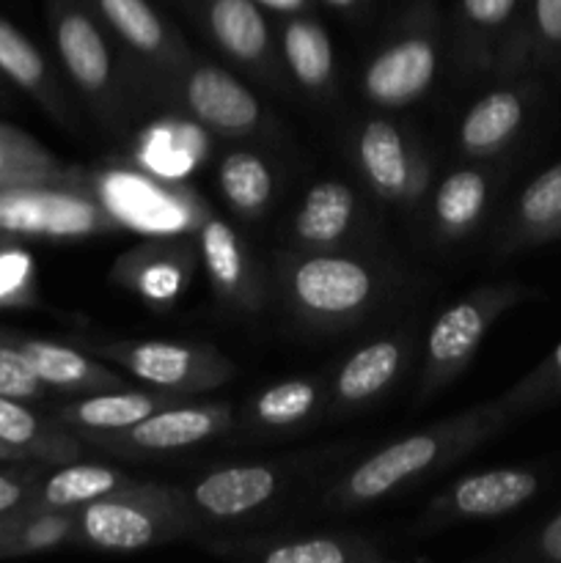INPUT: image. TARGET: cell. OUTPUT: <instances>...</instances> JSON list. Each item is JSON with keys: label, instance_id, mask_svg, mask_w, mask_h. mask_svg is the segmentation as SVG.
Here are the masks:
<instances>
[{"label": "cell", "instance_id": "1", "mask_svg": "<svg viewBox=\"0 0 561 563\" xmlns=\"http://www.w3.org/2000/svg\"><path fill=\"white\" fill-rule=\"evenodd\" d=\"M509 421L512 418L501 399L482 401L457 416L440 418L358 462L324 493L322 509L352 511L380 504L410 484L454 465L473 449L493 440Z\"/></svg>", "mask_w": 561, "mask_h": 563}, {"label": "cell", "instance_id": "2", "mask_svg": "<svg viewBox=\"0 0 561 563\" xmlns=\"http://www.w3.org/2000/svg\"><path fill=\"white\" fill-rule=\"evenodd\" d=\"M275 284L300 324L324 333L361 324L391 289V275L369 258L339 251H308L275 262Z\"/></svg>", "mask_w": 561, "mask_h": 563}, {"label": "cell", "instance_id": "3", "mask_svg": "<svg viewBox=\"0 0 561 563\" xmlns=\"http://www.w3.org/2000/svg\"><path fill=\"white\" fill-rule=\"evenodd\" d=\"M121 231L94 190L88 170L75 165L61 174L0 185V240L77 242Z\"/></svg>", "mask_w": 561, "mask_h": 563}, {"label": "cell", "instance_id": "4", "mask_svg": "<svg viewBox=\"0 0 561 563\" xmlns=\"http://www.w3.org/2000/svg\"><path fill=\"white\" fill-rule=\"evenodd\" d=\"M196 520L185 489L130 482L75 509L72 542L105 553H135L187 537Z\"/></svg>", "mask_w": 561, "mask_h": 563}, {"label": "cell", "instance_id": "5", "mask_svg": "<svg viewBox=\"0 0 561 563\" xmlns=\"http://www.w3.org/2000/svg\"><path fill=\"white\" fill-rule=\"evenodd\" d=\"M531 291L515 280L484 284L451 302L429 328L424 344L421 377H418V399H432L449 388L476 357L479 346L487 339L490 328L509 308L522 302Z\"/></svg>", "mask_w": 561, "mask_h": 563}, {"label": "cell", "instance_id": "6", "mask_svg": "<svg viewBox=\"0 0 561 563\" xmlns=\"http://www.w3.org/2000/svg\"><path fill=\"white\" fill-rule=\"evenodd\" d=\"M97 196L124 231L148 236H182L198 231L212 209L190 187L176 185L152 168L113 165L88 170Z\"/></svg>", "mask_w": 561, "mask_h": 563}, {"label": "cell", "instance_id": "7", "mask_svg": "<svg viewBox=\"0 0 561 563\" xmlns=\"http://www.w3.org/2000/svg\"><path fill=\"white\" fill-rule=\"evenodd\" d=\"M50 27L66 75L88 99L94 113L108 126L130 119L116 77L113 53L91 0H50Z\"/></svg>", "mask_w": 561, "mask_h": 563}, {"label": "cell", "instance_id": "8", "mask_svg": "<svg viewBox=\"0 0 561 563\" xmlns=\"http://www.w3.org/2000/svg\"><path fill=\"white\" fill-rule=\"evenodd\" d=\"M88 352L135 377L146 388L179 396L209 394L223 388L237 366L220 350L198 341H110L91 344Z\"/></svg>", "mask_w": 561, "mask_h": 563}, {"label": "cell", "instance_id": "9", "mask_svg": "<svg viewBox=\"0 0 561 563\" xmlns=\"http://www.w3.org/2000/svg\"><path fill=\"white\" fill-rule=\"evenodd\" d=\"M231 427H234V412L229 405L223 401L201 405L190 399L152 412L119 432L82 434V443H91L94 449L113 456H160L223 438Z\"/></svg>", "mask_w": 561, "mask_h": 563}, {"label": "cell", "instance_id": "10", "mask_svg": "<svg viewBox=\"0 0 561 563\" xmlns=\"http://www.w3.org/2000/svg\"><path fill=\"white\" fill-rule=\"evenodd\" d=\"M539 476L528 467H493L446 487L418 517V531H438L471 520H493L520 509L539 493Z\"/></svg>", "mask_w": 561, "mask_h": 563}, {"label": "cell", "instance_id": "11", "mask_svg": "<svg viewBox=\"0 0 561 563\" xmlns=\"http://www.w3.org/2000/svg\"><path fill=\"white\" fill-rule=\"evenodd\" d=\"M355 159L374 196L413 203L427 192L429 163L410 132L391 119H369L358 130Z\"/></svg>", "mask_w": 561, "mask_h": 563}, {"label": "cell", "instance_id": "12", "mask_svg": "<svg viewBox=\"0 0 561 563\" xmlns=\"http://www.w3.org/2000/svg\"><path fill=\"white\" fill-rule=\"evenodd\" d=\"M438 33L432 25H410L385 44L363 69V97L377 108L413 104L438 75Z\"/></svg>", "mask_w": 561, "mask_h": 563}, {"label": "cell", "instance_id": "13", "mask_svg": "<svg viewBox=\"0 0 561 563\" xmlns=\"http://www.w3.org/2000/svg\"><path fill=\"white\" fill-rule=\"evenodd\" d=\"M292 478L289 465H231L209 471L185 489L193 511L207 520H245L278 500Z\"/></svg>", "mask_w": 561, "mask_h": 563}, {"label": "cell", "instance_id": "14", "mask_svg": "<svg viewBox=\"0 0 561 563\" xmlns=\"http://www.w3.org/2000/svg\"><path fill=\"white\" fill-rule=\"evenodd\" d=\"M187 113L218 135H251L262 126L264 108L256 93L215 64H190L179 77Z\"/></svg>", "mask_w": 561, "mask_h": 563}, {"label": "cell", "instance_id": "15", "mask_svg": "<svg viewBox=\"0 0 561 563\" xmlns=\"http://www.w3.org/2000/svg\"><path fill=\"white\" fill-rule=\"evenodd\" d=\"M196 236L215 295L242 313L262 311L267 306V284L242 236L215 212L201 220Z\"/></svg>", "mask_w": 561, "mask_h": 563}, {"label": "cell", "instance_id": "16", "mask_svg": "<svg viewBox=\"0 0 561 563\" xmlns=\"http://www.w3.org/2000/svg\"><path fill=\"white\" fill-rule=\"evenodd\" d=\"M196 256L190 242L182 236H152L148 242L121 253L110 269V278L124 289L135 291L154 308H168L179 300L190 280Z\"/></svg>", "mask_w": 561, "mask_h": 563}, {"label": "cell", "instance_id": "17", "mask_svg": "<svg viewBox=\"0 0 561 563\" xmlns=\"http://www.w3.org/2000/svg\"><path fill=\"white\" fill-rule=\"evenodd\" d=\"M99 20L119 36L132 55L160 75L182 77L190 66L185 42L148 0H91Z\"/></svg>", "mask_w": 561, "mask_h": 563}, {"label": "cell", "instance_id": "18", "mask_svg": "<svg viewBox=\"0 0 561 563\" xmlns=\"http://www.w3.org/2000/svg\"><path fill=\"white\" fill-rule=\"evenodd\" d=\"M413 355V339L407 333H388L369 341L366 346L341 363L330 388V407L339 416L374 405L407 368Z\"/></svg>", "mask_w": 561, "mask_h": 563}, {"label": "cell", "instance_id": "19", "mask_svg": "<svg viewBox=\"0 0 561 563\" xmlns=\"http://www.w3.org/2000/svg\"><path fill=\"white\" fill-rule=\"evenodd\" d=\"M190 399L193 396H179L154 388L102 390V394H86L80 396V399L69 401V405L58 407V410L53 412V418L82 438V434L119 432V429H127L132 427V423L143 421V418H148L152 412L182 405V401Z\"/></svg>", "mask_w": 561, "mask_h": 563}, {"label": "cell", "instance_id": "20", "mask_svg": "<svg viewBox=\"0 0 561 563\" xmlns=\"http://www.w3.org/2000/svg\"><path fill=\"white\" fill-rule=\"evenodd\" d=\"M528 108H531V91L526 86L498 88V91L484 93L462 115L457 146L471 159L493 157V154L504 152L526 124Z\"/></svg>", "mask_w": 561, "mask_h": 563}, {"label": "cell", "instance_id": "21", "mask_svg": "<svg viewBox=\"0 0 561 563\" xmlns=\"http://www.w3.org/2000/svg\"><path fill=\"white\" fill-rule=\"evenodd\" d=\"M22 355L28 357L36 377L42 379L44 388L64 390V394H102V390L130 388L121 374L99 363L82 350H72L66 344L44 339H16Z\"/></svg>", "mask_w": 561, "mask_h": 563}, {"label": "cell", "instance_id": "22", "mask_svg": "<svg viewBox=\"0 0 561 563\" xmlns=\"http://www.w3.org/2000/svg\"><path fill=\"white\" fill-rule=\"evenodd\" d=\"M204 22L212 42L253 71H267L273 64L270 25L256 0H207Z\"/></svg>", "mask_w": 561, "mask_h": 563}, {"label": "cell", "instance_id": "23", "mask_svg": "<svg viewBox=\"0 0 561 563\" xmlns=\"http://www.w3.org/2000/svg\"><path fill=\"white\" fill-rule=\"evenodd\" d=\"M0 443L9 445L22 460L75 462L82 454V438L55 418L33 412L25 401L0 396Z\"/></svg>", "mask_w": 561, "mask_h": 563}, {"label": "cell", "instance_id": "24", "mask_svg": "<svg viewBox=\"0 0 561 563\" xmlns=\"http://www.w3.org/2000/svg\"><path fill=\"white\" fill-rule=\"evenodd\" d=\"M561 236V163L550 165L517 196L501 231L498 251L515 253Z\"/></svg>", "mask_w": 561, "mask_h": 563}, {"label": "cell", "instance_id": "25", "mask_svg": "<svg viewBox=\"0 0 561 563\" xmlns=\"http://www.w3.org/2000/svg\"><path fill=\"white\" fill-rule=\"evenodd\" d=\"M358 218L355 190L344 181H317L295 214V242L308 251H333L350 236Z\"/></svg>", "mask_w": 561, "mask_h": 563}, {"label": "cell", "instance_id": "26", "mask_svg": "<svg viewBox=\"0 0 561 563\" xmlns=\"http://www.w3.org/2000/svg\"><path fill=\"white\" fill-rule=\"evenodd\" d=\"M242 555L264 563H377L383 550L358 533H308L253 542Z\"/></svg>", "mask_w": 561, "mask_h": 563}, {"label": "cell", "instance_id": "27", "mask_svg": "<svg viewBox=\"0 0 561 563\" xmlns=\"http://www.w3.org/2000/svg\"><path fill=\"white\" fill-rule=\"evenodd\" d=\"M130 482L132 478L119 467L94 465V462H64L58 471L38 478L25 509H80V506L116 493V489Z\"/></svg>", "mask_w": 561, "mask_h": 563}, {"label": "cell", "instance_id": "28", "mask_svg": "<svg viewBox=\"0 0 561 563\" xmlns=\"http://www.w3.org/2000/svg\"><path fill=\"white\" fill-rule=\"evenodd\" d=\"M0 71L9 77L14 86L31 93L53 119L69 121V110H66L64 91L55 82L53 71H50L47 60L38 53L36 44L16 31L9 20H0Z\"/></svg>", "mask_w": 561, "mask_h": 563}, {"label": "cell", "instance_id": "29", "mask_svg": "<svg viewBox=\"0 0 561 563\" xmlns=\"http://www.w3.org/2000/svg\"><path fill=\"white\" fill-rule=\"evenodd\" d=\"M490 203V176L479 168L451 170L435 190L432 220L443 240H462L484 218Z\"/></svg>", "mask_w": 561, "mask_h": 563}, {"label": "cell", "instance_id": "30", "mask_svg": "<svg viewBox=\"0 0 561 563\" xmlns=\"http://www.w3.org/2000/svg\"><path fill=\"white\" fill-rule=\"evenodd\" d=\"M218 187L237 218L256 220L275 198V174L256 152L234 148L218 165Z\"/></svg>", "mask_w": 561, "mask_h": 563}, {"label": "cell", "instance_id": "31", "mask_svg": "<svg viewBox=\"0 0 561 563\" xmlns=\"http://www.w3.org/2000/svg\"><path fill=\"white\" fill-rule=\"evenodd\" d=\"M328 394L317 377L280 379L262 394L253 396L245 407V421L256 429H295L319 412Z\"/></svg>", "mask_w": 561, "mask_h": 563}, {"label": "cell", "instance_id": "32", "mask_svg": "<svg viewBox=\"0 0 561 563\" xmlns=\"http://www.w3.org/2000/svg\"><path fill=\"white\" fill-rule=\"evenodd\" d=\"M280 47L292 77L306 91H324L333 82V44L328 31L314 16L292 14L284 25Z\"/></svg>", "mask_w": 561, "mask_h": 563}, {"label": "cell", "instance_id": "33", "mask_svg": "<svg viewBox=\"0 0 561 563\" xmlns=\"http://www.w3.org/2000/svg\"><path fill=\"white\" fill-rule=\"evenodd\" d=\"M506 71H520L526 64H561V0H531L522 36L509 42Z\"/></svg>", "mask_w": 561, "mask_h": 563}, {"label": "cell", "instance_id": "34", "mask_svg": "<svg viewBox=\"0 0 561 563\" xmlns=\"http://www.w3.org/2000/svg\"><path fill=\"white\" fill-rule=\"evenodd\" d=\"M66 168L69 165L61 163L55 154H50L36 137L0 121V185L3 181L31 179V176L61 174Z\"/></svg>", "mask_w": 561, "mask_h": 563}, {"label": "cell", "instance_id": "35", "mask_svg": "<svg viewBox=\"0 0 561 563\" xmlns=\"http://www.w3.org/2000/svg\"><path fill=\"white\" fill-rule=\"evenodd\" d=\"M498 399L509 412V418L531 416V412H542L548 407L561 405V344Z\"/></svg>", "mask_w": 561, "mask_h": 563}, {"label": "cell", "instance_id": "36", "mask_svg": "<svg viewBox=\"0 0 561 563\" xmlns=\"http://www.w3.org/2000/svg\"><path fill=\"white\" fill-rule=\"evenodd\" d=\"M75 509H22L11 517V553H38L72 542Z\"/></svg>", "mask_w": 561, "mask_h": 563}, {"label": "cell", "instance_id": "37", "mask_svg": "<svg viewBox=\"0 0 561 563\" xmlns=\"http://www.w3.org/2000/svg\"><path fill=\"white\" fill-rule=\"evenodd\" d=\"M204 146L201 137L193 126L179 124H163L154 126L152 132L143 135L141 157L148 168H190V165L198 163Z\"/></svg>", "mask_w": 561, "mask_h": 563}, {"label": "cell", "instance_id": "38", "mask_svg": "<svg viewBox=\"0 0 561 563\" xmlns=\"http://www.w3.org/2000/svg\"><path fill=\"white\" fill-rule=\"evenodd\" d=\"M33 300V258L11 240H0V308Z\"/></svg>", "mask_w": 561, "mask_h": 563}, {"label": "cell", "instance_id": "39", "mask_svg": "<svg viewBox=\"0 0 561 563\" xmlns=\"http://www.w3.org/2000/svg\"><path fill=\"white\" fill-rule=\"evenodd\" d=\"M0 396L20 401H36L44 396V383L16 344H0Z\"/></svg>", "mask_w": 561, "mask_h": 563}, {"label": "cell", "instance_id": "40", "mask_svg": "<svg viewBox=\"0 0 561 563\" xmlns=\"http://www.w3.org/2000/svg\"><path fill=\"white\" fill-rule=\"evenodd\" d=\"M520 0H460L462 25L473 42H487L498 36L515 16Z\"/></svg>", "mask_w": 561, "mask_h": 563}, {"label": "cell", "instance_id": "41", "mask_svg": "<svg viewBox=\"0 0 561 563\" xmlns=\"http://www.w3.org/2000/svg\"><path fill=\"white\" fill-rule=\"evenodd\" d=\"M42 473L36 467H11L0 471V520H9L16 511H22L31 500Z\"/></svg>", "mask_w": 561, "mask_h": 563}, {"label": "cell", "instance_id": "42", "mask_svg": "<svg viewBox=\"0 0 561 563\" xmlns=\"http://www.w3.org/2000/svg\"><path fill=\"white\" fill-rule=\"evenodd\" d=\"M515 559L561 563V511L550 517L542 528H537V533H531L526 539V544L517 550Z\"/></svg>", "mask_w": 561, "mask_h": 563}, {"label": "cell", "instance_id": "43", "mask_svg": "<svg viewBox=\"0 0 561 563\" xmlns=\"http://www.w3.org/2000/svg\"><path fill=\"white\" fill-rule=\"evenodd\" d=\"M262 9H273L278 14H302L311 5V0H256Z\"/></svg>", "mask_w": 561, "mask_h": 563}, {"label": "cell", "instance_id": "44", "mask_svg": "<svg viewBox=\"0 0 561 563\" xmlns=\"http://www.w3.org/2000/svg\"><path fill=\"white\" fill-rule=\"evenodd\" d=\"M11 553V517L0 520V555Z\"/></svg>", "mask_w": 561, "mask_h": 563}, {"label": "cell", "instance_id": "45", "mask_svg": "<svg viewBox=\"0 0 561 563\" xmlns=\"http://www.w3.org/2000/svg\"><path fill=\"white\" fill-rule=\"evenodd\" d=\"M322 3H328L330 9H339V11H350V9H355L358 3H361V0H322Z\"/></svg>", "mask_w": 561, "mask_h": 563}, {"label": "cell", "instance_id": "46", "mask_svg": "<svg viewBox=\"0 0 561 563\" xmlns=\"http://www.w3.org/2000/svg\"><path fill=\"white\" fill-rule=\"evenodd\" d=\"M20 460H22V456L16 454V451H11L9 445L0 443V462H20Z\"/></svg>", "mask_w": 561, "mask_h": 563}]
</instances>
